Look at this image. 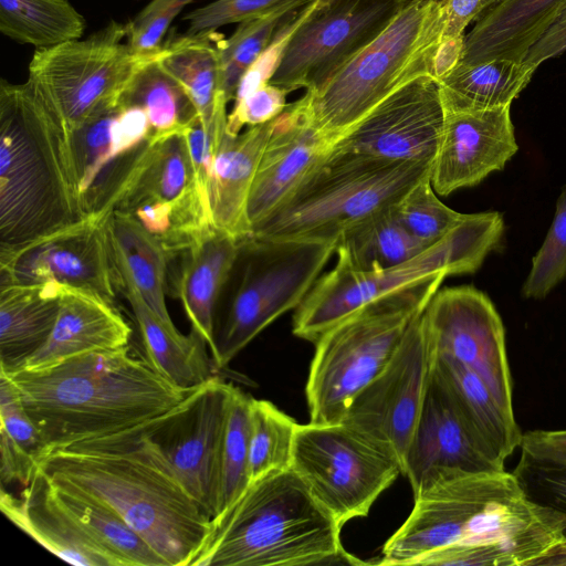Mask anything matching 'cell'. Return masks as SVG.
Returning a JSON list of instances; mask_svg holds the SVG:
<instances>
[{
	"mask_svg": "<svg viewBox=\"0 0 566 566\" xmlns=\"http://www.w3.org/2000/svg\"><path fill=\"white\" fill-rule=\"evenodd\" d=\"M413 499L378 564L539 565L566 538V517L505 470L444 474Z\"/></svg>",
	"mask_w": 566,
	"mask_h": 566,
	"instance_id": "obj_1",
	"label": "cell"
},
{
	"mask_svg": "<svg viewBox=\"0 0 566 566\" xmlns=\"http://www.w3.org/2000/svg\"><path fill=\"white\" fill-rule=\"evenodd\" d=\"M149 420L54 450L38 468L52 483L113 510L168 566H191L210 535L212 518L149 436Z\"/></svg>",
	"mask_w": 566,
	"mask_h": 566,
	"instance_id": "obj_2",
	"label": "cell"
},
{
	"mask_svg": "<svg viewBox=\"0 0 566 566\" xmlns=\"http://www.w3.org/2000/svg\"><path fill=\"white\" fill-rule=\"evenodd\" d=\"M4 371L39 430V460L156 418L189 391L160 376L146 358L129 355L127 346L85 353L42 370Z\"/></svg>",
	"mask_w": 566,
	"mask_h": 566,
	"instance_id": "obj_3",
	"label": "cell"
},
{
	"mask_svg": "<svg viewBox=\"0 0 566 566\" xmlns=\"http://www.w3.org/2000/svg\"><path fill=\"white\" fill-rule=\"evenodd\" d=\"M84 217L66 123L28 81L1 80L0 249Z\"/></svg>",
	"mask_w": 566,
	"mask_h": 566,
	"instance_id": "obj_4",
	"label": "cell"
},
{
	"mask_svg": "<svg viewBox=\"0 0 566 566\" xmlns=\"http://www.w3.org/2000/svg\"><path fill=\"white\" fill-rule=\"evenodd\" d=\"M342 527L292 468L272 472L212 518L191 566L365 564L344 549Z\"/></svg>",
	"mask_w": 566,
	"mask_h": 566,
	"instance_id": "obj_5",
	"label": "cell"
},
{
	"mask_svg": "<svg viewBox=\"0 0 566 566\" xmlns=\"http://www.w3.org/2000/svg\"><path fill=\"white\" fill-rule=\"evenodd\" d=\"M443 31L440 0H410L326 85L298 98L311 123L337 140L397 90L432 77Z\"/></svg>",
	"mask_w": 566,
	"mask_h": 566,
	"instance_id": "obj_6",
	"label": "cell"
},
{
	"mask_svg": "<svg viewBox=\"0 0 566 566\" xmlns=\"http://www.w3.org/2000/svg\"><path fill=\"white\" fill-rule=\"evenodd\" d=\"M447 276L438 274L373 301L319 335L305 389L311 422L340 421L353 398L390 361Z\"/></svg>",
	"mask_w": 566,
	"mask_h": 566,
	"instance_id": "obj_7",
	"label": "cell"
},
{
	"mask_svg": "<svg viewBox=\"0 0 566 566\" xmlns=\"http://www.w3.org/2000/svg\"><path fill=\"white\" fill-rule=\"evenodd\" d=\"M433 161H386L331 151L295 193L251 235L336 245L343 232L394 207L431 174Z\"/></svg>",
	"mask_w": 566,
	"mask_h": 566,
	"instance_id": "obj_8",
	"label": "cell"
},
{
	"mask_svg": "<svg viewBox=\"0 0 566 566\" xmlns=\"http://www.w3.org/2000/svg\"><path fill=\"white\" fill-rule=\"evenodd\" d=\"M335 252V243L249 235L219 297L224 301L216 333V370L230 361L264 328L295 310L308 294Z\"/></svg>",
	"mask_w": 566,
	"mask_h": 566,
	"instance_id": "obj_9",
	"label": "cell"
},
{
	"mask_svg": "<svg viewBox=\"0 0 566 566\" xmlns=\"http://www.w3.org/2000/svg\"><path fill=\"white\" fill-rule=\"evenodd\" d=\"M503 232L502 213H472L439 242L394 268L364 272L336 262L295 308L293 334L314 343L346 315L395 291L438 274L475 272L486 255L497 249Z\"/></svg>",
	"mask_w": 566,
	"mask_h": 566,
	"instance_id": "obj_10",
	"label": "cell"
},
{
	"mask_svg": "<svg viewBox=\"0 0 566 566\" xmlns=\"http://www.w3.org/2000/svg\"><path fill=\"white\" fill-rule=\"evenodd\" d=\"M126 38V23L111 21L84 40L34 51L28 82L70 130L119 104L138 70L156 54L134 52Z\"/></svg>",
	"mask_w": 566,
	"mask_h": 566,
	"instance_id": "obj_11",
	"label": "cell"
},
{
	"mask_svg": "<svg viewBox=\"0 0 566 566\" xmlns=\"http://www.w3.org/2000/svg\"><path fill=\"white\" fill-rule=\"evenodd\" d=\"M410 0H308L270 83L317 92L368 46Z\"/></svg>",
	"mask_w": 566,
	"mask_h": 566,
	"instance_id": "obj_12",
	"label": "cell"
},
{
	"mask_svg": "<svg viewBox=\"0 0 566 566\" xmlns=\"http://www.w3.org/2000/svg\"><path fill=\"white\" fill-rule=\"evenodd\" d=\"M291 468L342 526L367 516L402 474L395 459L342 422L298 424Z\"/></svg>",
	"mask_w": 566,
	"mask_h": 566,
	"instance_id": "obj_13",
	"label": "cell"
},
{
	"mask_svg": "<svg viewBox=\"0 0 566 566\" xmlns=\"http://www.w3.org/2000/svg\"><path fill=\"white\" fill-rule=\"evenodd\" d=\"M434 359L422 311L390 361L353 398L339 421L395 459L402 474Z\"/></svg>",
	"mask_w": 566,
	"mask_h": 566,
	"instance_id": "obj_14",
	"label": "cell"
},
{
	"mask_svg": "<svg viewBox=\"0 0 566 566\" xmlns=\"http://www.w3.org/2000/svg\"><path fill=\"white\" fill-rule=\"evenodd\" d=\"M234 389L216 375L148 421L149 436L211 518L222 511L223 444Z\"/></svg>",
	"mask_w": 566,
	"mask_h": 566,
	"instance_id": "obj_15",
	"label": "cell"
},
{
	"mask_svg": "<svg viewBox=\"0 0 566 566\" xmlns=\"http://www.w3.org/2000/svg\"><path fill=\"white\" fill-rule=\"evenodd\" d=\"M112 211L85 216L23 245L0 249V286L53 282L115 305L120 275L108 232Z\"/></svg>",
	"mask_w": 566,
	"mask_h": 566,
	"instance_id": "obj_16",
	"label": "cell"
},
{
	"mask_svg": "<svg viewBox=\"0 0 566 566\" xmlns=\"http://www.w3.org/2000/svg\"><path fill=\"white\" fill-rule=\"evenodd\" d=\"M423 315L436 352L473 370L514 416L505 331L490 297L471 285L438 290Z\"/></svg>",
	"mask_w": 566,
	"mask_h": 566,
	"instance_id": "obj_17",
	"label": "cell"
},
{
	"mask_svg": "<svg viewBox=\"0 0 566 566\" xmlns=\"http://www.w3.org/2000/svg\"><path fill=\"white\" fill-rule=\"evenodd\" d=\"M444 126L438 82L418 77L339 137L333 153L386 161H434Z\"/></svg>",
	"mask_w": 566,
	"mask_h": 566,
	"instance_id": "obj_18",
	"label": "cell"
},
{
	"mask_svg": "<svg viewBox=\"0 0 566 566\" xmlns=\"http://www.w3.org/2000/svg\"><path fill=\"white\" fill-rule=\"evenodd\" d=\"M85 216L113 210L112 202L151 139L146 113L117 104L70 130Z\"/></svg>",
	"mask_w": 566,
	"mask_h": 566,
	"instance_id": "obj_19",
	"label": "cell"
},
{
	"mask_svg": "<svg viewBox=\"0 0 566 566\" xmlns=\"http://www.w3.org/2000/svg\"><path fill=\"white\" fill-rule=\"evenodd\" d=\"M505 470L470 427L452 395L432 371L406 458L413 495L454 472Z\"/></svg>",
	"mask_w": 566,
	"mask_h": 566,
	"instance_id": "obj_20",
	"label": "cell"
},
{
	"mask_svg": "<svg viewBox=\"0 0 566 566\" xmlns=\"http://www.w3.org/2000/svg\"><path fill=\"white\" fill-rule=\"evenodd\" d=\"M510 108L444 109L443 132L430 174L438 195L475 186L505 167L518 149Z\"/></svg>",
	"mask_w": 566,
	"mask_h": 566,
	"instance_id": "obj_21",
	"label": "cell"
},
{
	"mask_svg": "<svg viewBox=\"0 0 566 566\" xmlns=\"http://www.w3.org/2000/svg\"><path fill=\"white\" fill-rule=\"evenodd\" d=\"M335 143L311 123L298 99L286 105L274 119L250 191L247 214L251 234L295 193Z\"/></svg>",
	"mask_w": 566,
	"mask_h": 566,
	"instance_id": "obj_22",
	"label": "cell"
},
{
	"mask_svg": "<svg viewBox=\"0 0 566 566\" xmlns=\"http://www.w3.org/2000/svg\"><path fill=\"white\" fill-rule=\"evenodd\" d=\"M130 335L129 324L115 305L61 286L59 315L48 340L17 369L42 370L85 353L123 348Z\"/></svg>",
	"mask_w": 566,
	"mask_h": 566,
	"instance_id": "obj_23",
	"label": "cell"
},
{
	"mask_svg": "<svg viewBox=\"0 0 566 566\" xmlns=\"http://www.w3.org/2000/svg\"><path fill=\"white\" fill-rule=\"evenodd\" d=\"M3 515L52 554L76 566H116L54 497L49 478L38 468L20 496L1 485Z\"/></svg>",
	"mask_w": 566,
	"mask_h": 566,
	"instance_id": "obj_24",
	"label": "cell"
},
{
	"mask_svg": "<svg viewBox=\"0 0 566 566\" xmlns=\"http://www.w3.org/2000/svg\"><path fill=\"white\" fill-rule=\"evenodd\" d=\"M239 244L240 240L212 228L176 256L179 263L171 279V294L181 302L191 328L201 335L212 355L217 305Z\"/></svg>",
	"mask_w": 566,
	"mask_h": 566,
	"instance_id": "obj_25",
	"label": "cell"
},
{
	"mask_svg": "<svg viewBox=\"0 0 566 566\" xmlns=\"http://www.w3.org/2000/svg\"><path fill=\"white\" fill-rule=\"evenodd\" d=\"M274 119L248 126L238 135L224 132L212 159L209 193L212 223L238 240L251 235L248 201Z\"/></svg>",
	"mask_w": 566,
	"mask_h": 566,
	"instance_id": "obj_26",
	"label": "cell"
},
{
	"mask_svg": "<svg viewBox=\"0 0 566 566\" xmlns=\"http://www.w3.org/2000/svg\"><path fill=\"white\" fill-rule=\"evenodd\" d=\"M565 7L566 0H497L465 35L460 63L522 62Z\"/></svg>",
	"mask_w": 566,
	"mask_h": 566,
	"instance_id": "obj_27",
	"label": "cell"
},
{
	"mask_svg": "<svg viewBox=\"0 0 566 566\" xmlns=\"http://www.w3.org/2000/svg\"><path fill=\"white\" fill-rule=\"evenodd\" d=\"M120 293L134 313L140 332L146 360L176 387L191 390L216 376L207 343L191 328L188 335L166 325L148 306L133 282L119 270Z\"/></svg>",
	"mask_w": 566,
	"mask_h": 566,
	"instance_id": "obj_28",
	"label": "cell"
},
{
	"mask_svg": "<svg viewBox=\"0 0 566 566\" xmlns=\"http://www.w3.org/2000/svg\"><path fill=\"white\" fill-rule=\"evenodd\" d=\"M193 199L202 200L186 138L177 134L149 142L116 193L112 209L129 212L144 203L180 205Z\"/></svg>",
	"mask_w": 566,
	"mask_h": 566,
	"instance_id": "obj_29",
	"label": "cell"
},
{
	"mask_svg": "<svg viewBox=\"0 0 566 566\" xmlns=\"http://www.w3.org/2000/svg\"><path fill=\"white\" fill-rule=\"evenodd\" d=\"M61 285L0 286V368L9 371L48 340L59 315Z\"/></svg>",
	"mask_w": 566,
	"mask_h": 566,
	"instance_id": "obj_30",
	"label": "cell"
},
{
	"mask_svg": "<svg viewBox=\"0 0 566 566\" xmlns=\"http://www.w3.org/2000/svg\"><path fill=\"white\" fill-rule=\"evenodd\" d=\"M436 375L488 451L501 463L520 448L522 432L486 384L455 358L436 352Z\"/></svg>",
	"mask_w": 566,
	"mask_h": 566,
	"instance_id": "obj_31",
	"label": "cell"
},
{
	"mask_svg": "<svg viewBox=\"0 0 566 566\" xmlns=\"http://www.w3.org/2000/svg\"><path fill=\"white\" fill-rule=\"evenodd\" d=\"M217 31L174 35L157 53L161 66L181 85L207 129L228 101L222 92L220 45Z\"/></svg>",
	"mask_w": 566,
	"mask_h": 566,
	"instance_id": "obj_32",
	"label": "cell"
},
{
	"mask_svg": "<svg viewBox=\"0 0 566 566\" xmlns=\"http://www.w3.org/2000/svg\"><path fill=\"white\" fill-rule=\"evenodd\" d=\"M108 232L117 269L156 315L169 327H176L165 301L170 260L160 242L132 216L118 210L109 214Z\"/></svg>",
	"mask_w": 566,
	"mask_h": 566,
	"instance_id": "obj_33",
	"label": "cell"
},
{
	"mask_svg": "<svg viewBox=\"0 0 566 566\" xmlns=\"http://www.w3.org/2000/svg\"><path fill=\"white\" fill-rule=\"evenodd\" d=\"M536 67L523 62L493 60L459 63L438 81L444 109H491L511 105L531 82Z\"/></svg>",
	"mask_w": 566,
	"mask_h": 566,
	"instance_id": "obj_34",
	"label": "cell"
},
{
	"mask_svg": "<svg viewBox=\"0 0 566 566\" xmlns=\"http://www.w3.org/2000/svg\"><path fill=\"white\" fill-rule=\"evenodd\" d=\"M428 248L401 224L390 207L343 232L335 253L337 262L350 269L375 272L402 264Z\"/></svg>",
	"mask_w": 566,
	"mask_h": 566,
	"instance_id": "obj_35",
	"label": "cell"
},
{
	"mask_svg": "<svg viewBox=\"0 0 566 566\" xmlns=\"http://www.w3.org/2000/svg\"><path fill=\"white\" fill-rule=\"evenodd\" d=\"M51 485L60 505L113 558L116 566H168L113 510L72 489L52 482Z\"/></svg>",
	"mask_w": 566,
	"mask_h": 566,
	"instance_id": "obj_36",
	"label": "cell"
},
{
	"mask_svg": "<svg viewBox=\"0 0 566 566\" xmlns=\"http://www.w3.org/2000/svg\"><path fill=\"white\" fill-rule=\"evenodd\" d=\"M157 53L138 70L120 99L146 113L150 140L184 134L200 118L185 90L159 63Z\"/></svg>",
	"mask_w": 566,
	"mask_h": 566,
	"instance_id": "obj_37",
	"label": "cell"
},
{
	"mask_svg": "<svg viewBox=\"0 0 566 566\" xmlns=\"http://www.w3.org/2000/svg\"><path fill=\"white\" fill-rule=\"evenodd\" d=\"M85 27L69 0H0V31L21 44L55 46L81 39Z\"/></svg>",
	"mask_w": 566,
	"mask_h": 566,
	"instance_id": "obj_38",
	"label": "cell"
},
{
	"mask_svg": "<svg viewBox=\"0 0 566 566\" xmlns=\"http://www.w3.org/2000/svg\"><path fill=\"white\" fill-rule=\"evenodd\" d=\"M308 0H292L279 8L238 23L220 45L222 92L228 102L234 99L244 73L271 44L281 28L292 20Z\"/></svg>",
	"mask_w": 566,
	"mask_h": 566,
	"instance_id": "obj_39",
	"label": "cell"
},
{
	"mask_svg": "<svg viewBox=\"0 0 566 566\" xmlns=\"http://www.w3.org/2000/svg\"><path fill=\"white\" fill-rule=\"evenodd\" d=\"M298 423L263 399H251L250 482L291 469Z\"/></svg>",
	"mask_w": 566,
	"mask_h": 566,
	"instance_id": "obj_40",
	"label": "cell"
},
{
	"mask_svg": "<svg viewBox=\"0 0 566 566\" xmlns=\"http://www.w3.org/2000/svg\"><path fill=\"white\" fill-rule=\"evenodd\" d=\"M251 399V396L235 387L223 444L221 513L232 505L250 484Z\"/></svg>",
	"mask_w": 566,
	"mask_h": 566,
	"instance_id": "obj_41",
	"label": "cell"
},
{
	"mask_svg": "<svg viewBox=\"0 0 566 566\" xmlns=\"http://www.w3.org/2000/svg\"><path fill=\"white\" fill-rule=\"evenodd\" d=\"M394 210L401 224L427 247L443 239L467 216L438 199L430 175L415 185L394 206Z\"/></svg>",
	"mask_w": 566,
	"mask_h": 566,
	"instance_id": "obj_42",
	"label": "cell"
},
{
	"mask_svg": "<svg viewBox=\"0 0 566 566\" xmlns=\"http://www.w3.org/2000/svg\"><path fill=\"white\" fill-rule=\"evenodd\" d=\"M566 280V185L556 201L552 224L543 244L534 255L532 266L522 285L525 298L546 297Z\"/></svg>",
	"mask_w": 566,
	"mask_h": 566,
	"instance_id": "obj_43",
	"label": "cell"
},
{
	"mask_svg": "<svg viewBox=\"0 0 566 566\" xmlns=\"http://www.w3.org/2000/svg\"><path fill=\"white\" fill-rule=\"evenodd\" d=\"M193 0H151L126 22V42L138 54H155L175 18Z\"/></svg>",
	"mask_w": 566,
	"mask_h": 566,
	"instance_id": "obj_44",
	"label": "cell"
},
{
	"mask_svg": "<svg viewBox=\"0 0 566 566\" xmlns=\"http://www.w3.org/2000/svg\"><path fill=\"white\" fill-rule=\"evenodd\" d=\"M513 473L530 499L566 517V464L543 463L521 455Z\"/></svg>",
	"mask_w": 566,
	"mask_h": 566,
	"instance_id": "obj_45",
	"label": "cell"
},
{
	"mask_svg": "<svg viewBox=\"0 0 566 566\" xmlns=\"http://www.w3.org/2000/svg\"><path fill=\"white\" fill-rule=\"evenodd\" d=\"M292 0H212L185 15L188 33L217 31L263 15Z\"/></svg>",
	"mask_w": 566,
	"mask_h": 566,
	"instance_id": "obj_46",
	"label": "cell"
},
{
	"mask_svg": "<svg viewBox=\"0 0 566 566\" xmlns=\"http://www.w3.org/2000/svg\"><path fill=\"white\" fill-rule=\"evenodd\" d=\"M0 428L28 452L39 460L42 444L40 433L29 416L21 395L7 375L0 369Z\"/></svg>",
	"mask_w": 566,
	"mask_h": 566,
	"instance_id": "obj_47",
	"label": "cell"
},
{
	"mask_svg": "<svg viewBox=\"0 0 566 566\" xmlns=\"http://www.w3.org/2000/svg\"><path fill=\"white\" fill-rule=\"evenodd\" d=\"M289 93L280 86L266 83L234 101L233 108L228 114L226 132L238 135L245 125L255 126L273 120L285 109Z\"/></svg>",
	"mask_w": 566,
	"mask_h": 566,
	"instance_id": "obj_48",
	"label": "cell"
},
{
	"mask_svg": "<svg viewBox=\"0 0 566 566\" xmlns=\"http://www.w3.org/2000/svg\"><path fill=\"white\" fill-rule=\"evenodd\" d=\"M36 469L35 457L0 428L1 485L20 483L24 488L31 482Z\"/></svg>",
	"mask_w": 566,
	"mask_h": 566,
	"instance_id": "obj_49",
	"label": "cell"
},
{
	"mask_svg": "<svg viewBox=\"0 0 566 566\" xmlns=\"http://www.w3.org/2000/svg\"><path fill=\"white\" fill-rule=\"evenodd\" d=\"M522 457L533 461L566 464V430H533L522 434Z\"/></svg>",
	"mask_w": 566,
	"mask_h": 566,
	"instance_id": "obj_50",
	"label": "cell"
},
{
	"mask_svg": "<svg viewBox=\"0 0 566 566\" xmlns=\"http://www.w3.org/2000/svg\"><path fill=\"white\" fill-rule=\"evenodd\" d=\"M566 51V7L542 36L528 49L523 63L538 67L541 63Z\"/></svg>",
	"mask_w": 566,
	"mask_h": 566,
	"instance_id": "obj_51",
	"label": "cell"
},
{
	"mask_svg": "<svg viewBox=\"0 0 566 566\" xmlns=\"http://www.w3.org/2000/svg\"><path fill=\"white\" fill-rule=\"evenodd\" d=\"M444 15L443 38L464 35L465 28L484 10L483 0H440Z\"/></svg>",
	"mask_w": 566,
	"mask_h": 566,
	"instance_id": "obj_52",
	"label": "cell"
},
{
	"mask_svg": "<svg viewBox=\"0 0 566 566\" xmlns=\"http://www.w3.org/2000/svg\"><path fill=\"white\" fill-rule=\"evenodd\" d=\"M465 34L442 38L433 59L432 77L438 82L450 74L461 62Z\"/></svg>",
	"mask_w": 566,
	"mask_h": 566,
	"instance_id": "obj_53",
	"label": "cell"
},
{
	"mask_svg": "<svg viewBox=\"0 0 566 566\" xmlns=\"http://www.w3.org/2000/svg\"><path fill=\"white\" fill-rule=\"evenodd\" d=\"M539 565H566V538Z\"/></svg>",
	"mask_w": 566,
	"mask_h": 566,
	"instance_id": "obj_54",
	"label": "cell"
},
{
	"mask_svg": "<svg viewBox=\"0 0 566 566\" xmlns=\"http://www.w3.org/2000/svg\"><path fill=\"white\" fill-rule=\"evenodd\" d=\"M497 0H483V6H484V10L486 8H489L490 6H492L494 2H496Z\"/></svg>",
	"mask_w": 566,
	"mask_h": 566,
	"instance_id": "obj_55",
	"label": "cell"
}]
</instances>
